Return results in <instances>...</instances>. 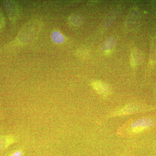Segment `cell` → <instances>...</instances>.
Wrapping results in <instances>:
<instances>
[{"mask_svg":"<svg viewBox=\"0 0 156 156\" xmlns=\"http://www.w3.org/2000/svg\"><path fill=\"white\" fill-rule=\"evenodd\" d=\"M41 29V24L37 20H31L27 23L18 36L20 42L23 44L33 41L37 36Z\"/></svg>","mask_w":156,"mask_h":156,"instance_id":"obj_1","label":"cell"},{"mask_svg":"<svg viewBox=\"0 0 156 156\" xmlns=\"http://www.w3.org/2000/svg\"><path fill=\"white\" fill-rule=\"evenodd\" d=\"M154 122L150 118H141L131 123V131L132 133H138L154 126Z\"/></svg>","mask_w":156,"mask_h":156,"instance_id":"obj_2","label":"cell"},{"mask_svg":"<svg viewBox=\"0 0 156 156\" xmlns=\"http://www.w3.org/2000/svg\"><path fill=\"white\" fill-rule=\"evenodd\" d=\"M92 87L100 95H108L110 94V87L108 85L100 81H95L92 82Z\"/></svg>","mask_w":156,"mask_h":156,"instance_id":"obj_3","label":"cell"},{"mask_svg":"<svg viewBox=\"0 0 156 156\" xmlns=\"http://www.w3.org/2000/svg\"><path fill=\"white\" fill-rule=\"evenodd\" d=\"M139 109L137 106L132 104L128 105L116 112L115 113V115L119 116L132 114L136 112Z\"/></svg>","mask_w":156,"mask_h":156,"instance_id":"obj_4","label":"cell"},{"mask_svg":"<svg viewBox=\"0 0 156 156\" xmlns=\"http://www.w3.org/2000/svg\"><path fill=\"white\" fill-rule=\"evenodd\" d=\"M143 60L142 53L139 50H134L131 53V64L132 66H135L136 65L141 63Z\"/></svg>","mask_w":156,"mask_h":156,"instance_id":"obj_5","label":"cell"},{"mask_svg":"<svg viewBox=\"0 0 156 156\" xmlns=\"http://www.w3.org/2000/svg\"><path fill=\"white\" fill-rule=\"evenodd\" d=\"M15 139L11 136H3L0 137V150L6 148L11 144L13 143Z\"/></svg>","mask_w":156,"mask_h":156,"instance_id":"obj_6","label":"cell"},{"mask_svg":"<svg viewBox=\"0 0 156 156\" xmlns=\"http://www.w3.org/2000/svg\"><path fill=\"white\" fill-rule=\"evenodd\" d=\"M150 60L152 64L156 63V38L153 39L151 45Z\"/></svg>","mask_w":156,"mask_h":156,"instance_id":"obj_7","label":"cell"},{"mask_svg":"<svg viewBox=\"0 0 156 156\" xmlns=\"http://www.w3.org/2000/svg\"><path fill=\"white\" fill-rule=\"evenodd\" d=\"M136 12H131L130 15L128 17V23H127V25L129 26V27H132L133 28V26H135L136 25V21H137V20H134L138 18V16H136Z\"/></svg>","mask_w":156,"mask_h":156,"instance_id":"obj_8","label":"cell"},{"mask_svg":"<svg viewBox=\"0 0 156 156\" xmlns=\"http://www.w3.org/2000/svg\"><path fill=\"white\" fill-rule=\"evenodd\" d=\"M52 39L54 43L56 44H61L64 41V37L60 33L55 31L52 34Z\"/></svg>","mask_w":156,"mask_h":156,"instance_id":"obj_9","label":"cell"},{"mask_svg":"<svg viewBox=\"0 0 156 156\" xmlns=\"http://www.w3.org/2000/svg\"><path fill=\"white\" fill-rule=\"evenodd\" d=\"M71 21L72 22V23L75 24V25H77V24H80L81 22V19L80 17L76 15H73L71 17Z\"/></svg>","mask_w":156,"mask_h":156,"instance_id":"obj_10","label":"cell"},{"mask_svg":"<svg viewBox=\"0 0 156 156\" xmlns=\"http://www.w3.org/2000/svg\"><path fill=\"white\" fill-rule=\"evenodd\" d=\"M23 156V153L21 150H17L14 152V153L12 154L10 156Z\"/></svg>","mask_w":156,"mask_h":156,"instance_id":"obj_11","label":"cell"}]
</instances>
